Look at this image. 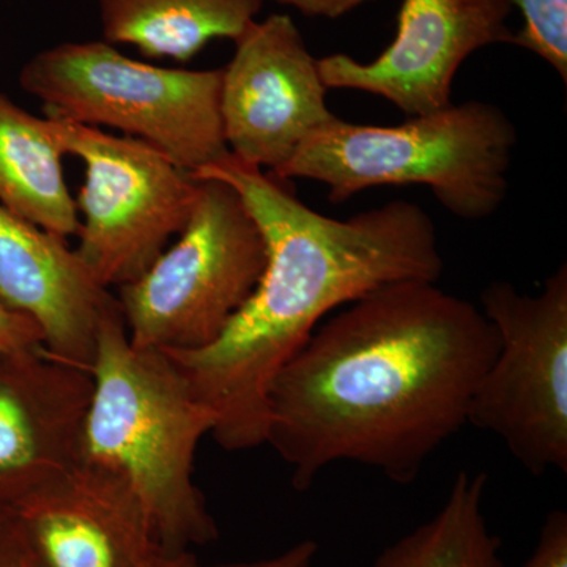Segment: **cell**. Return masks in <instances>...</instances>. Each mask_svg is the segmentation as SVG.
Instances as JSON below:
<instances>
[{
  "label": "cell",
  "mask_w": 567,
  "mask_h": 567,
  "mask_svg": "<svg viewBox=\"0 0 567 567\" xmlns=\"http://www.w3.org/2000/svg\"><path fill=\"white\" fill-rule=\"evenodd\" d=\"M65 155L84 163L74 251L100 286L118 289L147 271L192 215L197 178L162 151L47 115Z\"/></svg>",
  "instance_id": "52a82bcc"
},
{
  "label": "cell",
  "mask_w": 567,
  "mask_h": 567,
  "mask_svg": "<svg viewBox=\"0 0 567 567\" xmlns=\"http://www.w3.org/2000/svg\"><path fill=\"white\" fill-rule=\"evenodd\" d=\"M63 155L47 115H33L0 92V205L69 238L80 229V215L63 174Z\"/></svg>",
  "instance_id": "9a60e30c"
},
{
  "label": "cell",
  "mask_w": 567,
  "mask_h": 567,
  "mask_svg": "<svg viewBox=\"0 0 567 567\" xmlns=\"http://www.w3.org/2000/svg\"><path fill=\"white\" fill-rule=\"evenodd\" d=\"M498 336L436 282L380 287L328 317L275 377L265 443L297 491L336 462L410 484L468 424Z\"/></svg>",
  "instance_id": "6da1fadb"
},
{
  "label": "cell",
  "mask_w": 567,
  "mask_h": 567,
  "mask_svg": "<svg viewBox=\"0 0 567 567\" xmlns=\"http://www.w3.org/2000/svg\"><path fill=\"white\" fill-rule=\"evenodd\" d=\"M274 2L300 11L305 17L336 20L371 0H274Z\"/></svg>",
  "instance_id": "7402d4cb"
},
{
  "label": "cell",
  "mask_w": 567,
  "mask_h": 567,
  "mask_svg": "<svg viewBox=\"0 0 567 567\" xmlns=\"http://www.w3.org/2000/svg\"><path fill=\"white\" fill-rule=\"evenodd\" d=\"M487 475L458 472L434 517L395 540L372 567H505L484 516Z\"/></svg>",
  "instance_id": "2e32d148"
},
{
  "label": "cell",
  "mask_w": 567,
  "mask_h": 567,
  "mask_svg": "<svg viewBox=\"0 0 567 567\" xmlns=\"http://www.w3.org/2000/svg\"><path fill=\"white\" fill-rule=\"evenodd\" d=\"M152 567H203L189 550L164 554Z\"/></svg>",
  "instance_id": "603a6c76"
},
{
  "label": "cell",
  "mask_w": 567,
  "mask_h": 567,
  "mask_svg": "<svg viewBox=\"0 0 567 567\" xmlns=\"http://www.w3.org/2000/svg\"><path fill=\"white\" fill-rule=\"evenodd\" d=\"M193 175L240 193L262 230L267 265L219 338L203 349L164 353L215 416V442L227 451L252 450L265 445L275 377L331 312L390 284L436 282L445 260L431 216L409 200L336 219L230 155Z\"/></svg>",
  "instance_id": "7a4b0ae2"
},
{
  "label": "cell",
  "mask_w": 567,
  "mask_h": 567,
  "mask_svg": "<svg viewBox=\"0 0 567 567\" xmlns=\"http://www.w3.org/2000/svg\"><path fill=\"white\" fill-rule=\"evenodd\" d=\"M498 352L481 379L468 424L503 440L533 476L567 473V265L537 295L494 281L481 292Z\"/></svg>",
  "instance_id": "ba28073f"
},
{
  "label": "cell",
  "mask_w": 567,
  "mask_h": 567,
  "mask_svg": "<svg viewBox=\"0 0 567 567\" xmlns=\"http://www.w3.org/2000/svg\"><path fill=\"white\" fill-rule=\"evenodd\" d=\"M265 0H99L107 43L128 44L147 59L186 63L212 41L237 40Z\"/></svg>",
  "instance_id": "5bb4252c"
},
{
  "label": "cell",
  "mask_w": 567,
  "mask_h": 567,
  "mask_svg": "<svg viewBox=\"0 0 567 567\" xmlns=\"http://www.w3.org/2000/svg\"><path fill=\"white\" fill-rule=\"evenodd\" d=\"M522 567H567V514L565 511L557 509L548 514L540 529L536 548Z\"/></svg>",
  "instance_id": "ac0fdd59"
},
{
  "label": "cell",
  "mask_w": 567,
  "mask_h": 567,
  "mask_svg": "<svg viewBox=\"0 0 567 567\" xmlns=\"http://www.w3.org/2000/svg\"><path fill=\"white\" fill-rule=\"evenodd\" d=\"M43 349V336L28 317L11 312L0 303V357Z\"/></svg>",
  "instance_id": "d6986e66"
},
{
  "label": "cell",
  "mask_w": 567,
  "mask_h": 567,
  "mask_svg": "<svg viewBox=\"0 0 567 567\" xmlns=\"http://www.w3.org/2000/svg\"><path fill=\"white\" fill-rule=\"evenodd\" d=\"M221 74L134 61L104 40L65 41L29 59L20 85L43 104L44 115L117 130L194 174L229 155Z\"/></svg>",
  "instance_id": "5b68a950"
},
{
  "label": "cell",
  "mask_w": 567,
  "mask_h": 567,
  "mask_svg": "<svg viewBox=\"0 0 567 567\" xmlns=\"http://www.w3.org/2000/svg\"><path fill=\"white\" fill-rule=\"evenodd\" d=\"M80 462L122 477L169 554L218 539L194 483V461L215 416L162 350L130 342L121 306L104 319L91 368Z\"/></svg>",
  "instance_id": "3957f363"
},
{
  "label": "cell",
  "mask_w": 567,
  "mask_h": 567,
  "mask_svg": "<svg viewBox=\"0 0 567 567\" xmlns=\"http://www.w3.org/2000/svg\"><path fill=\"white\" fill-rule=\"evenodd\" d=\"M6 509L40 567H152L167 554L132 487L85 462Z\"/></svg>",
  "instance_id": "8fae6325"
},
{
  "label": "cell",
  "mask_w": 567,
  "mask_h": 567,
  "mask_svg": "<svg viewBox=\"0 0 567 567\" xmlns=\"http://www.w3.org/2000/svg\"><path fill=\"white\" fill-rule=\"evenodd\" d=\"M197 182L192 215L174 244L118 287L126 334L137 349L212 344L262 278L267 245L240 193L218 178Z\"/></svg>",
  "instance_id": "8992f818"
},
{
  "label": "cell",
  "mask_w": 567,
  "mask_h": 567,
  "mask_svg": "<svg viewBox=\"0 0 567 567\" xmlns=\"http://www.w3.org/2000/svg\"><path fill=\"white\" fill-rule=\"evenodd\" d=\"M234 43L221 69L224 141L238 162L275 173L336 117L328 89L290 14L254 21Z\"/></svg>",
  "instance_id": "9c48e42d"
},
{
  "label": "cell",
  "mask_w": 567,
  "mask_h": 567,
  "mask_svg": "<svg viewBox=\"0 0 567 567\" xmlns=\"http://www.w3.org/2000/svg\"><path fill=\"white\" fill-rule=\"evenodd\" d=\"M0 303L28 317L44 352L91 372L104 319L117 297L100 286L66 238L0 205Z\"/></svg>",
  "instance_id": "4fadbf2b"
},
{
  "label": "cell",
  "mask_w": 567,
  "mask_h": 567,
  "mask_svg": "<svg viewBox=\"0 0 567 567\" xmlns=\"http://www.w3.org/2000/svg\"><path fill=\"white\" fill-rule=\"evenodd\" d=\"M511 0H404L398 33L371 62L347 54L317 59L327 89L382 96L409 117L453 104V82L470 55L514 44Z\"/></svg>",
  "instance_id": "30bf717a"
},
{
  "label": "cell",
  "mask_w": 567,
  "mask_h": 567,
  "mask_svg": "<svg viewBox=\"0 0 567 567\" xmlns=\"http://www.w3.org/2000/svg\"><path fill=\"white\" fill-rule=\"evenodd\" d=\"M524 25L514 44L532 51L567 82V0H511Z\"/></svg>",
  "instance_id": "e0dca14e"
},
{
  "label": "cell",
  "mask_w": 567,
  "mask_h": 567,
  "mask_svg": "<svg viewBox=\"0 0 567 567\" xmlns=\"http://www.w3.org/2000/svg\"><path fill=\"white\" fill-rule=\"evenodd\" d=\"M0 567H40L9 509H0Z\"/></svg>",
  "instance_id": "ffe728a7"
},
{
  "label": "cell",
  "mask_w": 567,
  "mask_h": 567,
  "mask_svg": "<svg viewBox=\"0 0 567 567\" xmlns=\"http://www.w3.org/2000/svg\"><path fill=\"white\" fill-rule=\"evenodd\" d=\"M317 551H319V544L316 540L306 539L287 548L281 554L275 555V557L210 567H311Z\"/></svg>",
  "instance_id": "44dd1931"
},
{
  "label": "cell",
  "mask_w": 567,
  "mask_h": 567,
  "mask_svg": "<svg viewBox=\"0 0 567 567\" xmlns=\"http://www.w3.org/2000/svg\"><path fill=\"white\" fill-rule=\"evenodd\" d=\"M516 145L503 110L468 100L394 126L334 117L271 174L322 183L333 204L379 186L423 185L451 215L480 221L505 204Z\"/></svg>",
  "instance_id": "277c9868"
},
{
  "label": "cell",
  "mask_w": 567,
  "mask_h": 567,
  "mask_svg": "<svg viewBox=\"0 0 567 567\" xmlns=\"http://www.w3.org/2000/svg\"><path fill=\"white\" fill-rule=\"evenodd\" d=\"M92 375L44 349L0 357V509L80 462Z\"/></svg>",
  "instance_id": "7c38bea8"
}]
</instances>
